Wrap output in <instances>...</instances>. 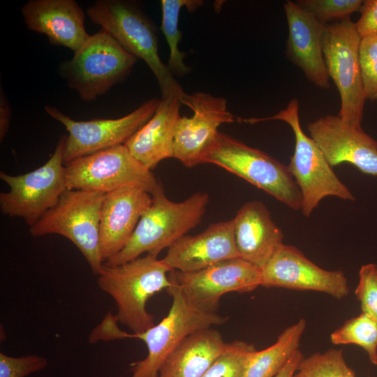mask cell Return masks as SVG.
<instances>
[{
	"mask_svg": "<svg viewBox=\"0 0 377 377\" xmlns=\"http://www.w3.org/2000/svg\"><path fill=\"white\" fill-rule=\"evenodd\" d=\"M240 257L262 269L283 244V233L258 200L244 204L233 219Z\"/></svg>",
	"mask_w": 377,
	"mask_h": 377,
	"instance_id": "obj_21",
	"label": "cell"
},
{
	"mask_svg": "<svg viewBox=\"0 0 377 377\" xmlns=\"http://www.w3.org/2000/svg\"><path fill=\"white\" fill-rule=\"evenodd\" d=\"M304 357L300 349L296 350L283 369L274 377H293L299 363Z\"/></svg>",
	"mask_w": 377,
	"mask_h": 377,
	"instance_id": "obj_36",
	"label": "cell"
},
{
	"mask_svg": "<svg viewBox=\"0 0 377 377\" xmlns=\"http://www.w3.org/2000/svg\"><path fill=\"white\" fill-rule=\"evenodd\" d=\"M105 193L66 189L57 202L29 227L35 237L57 234L77 246L92 272L99 275L104 261L101 253L100 217Z\"/></svg>",
	"mask_w": 377,
	"mask_h": 377,
	"instance_id": "obj_5",
	"label": "cell"
},
{
	"mask_svg": "<svg viewBox=\"0 0 377 377\" xmlns=\"http://www.w3.org/2000/svg\"><path fill=\"white\" fill-rule=\"evenodd\" d=\"M117 321L116 316H113L111 312L108 313L102 322L92 330L89 337V341L96 343L98 341H107L131 338L130 333L119 328L117 324Z\"/></svg>",
	"mask_w": 377,
	"mask_h": 377,
	"instance_id": "obj_33",
	"label": "cell"
},
{
	"mask_svg": "<svg viewBox=\"0 0 377 377\" xmlns=\"http://www.w3.org/2000/svg\"><path fill=\"white\" fill-rule=\"evenodd\" d=\"M269 120L286 122L295 135V150L287 165L302 196V212L309 217L320 202L327 196L354 200L355 196L339 179L323 153L303 131L299 117V102L293 98L287 107L273 116L263 118L239 119V121L256 124Z\"/></svg>",
	"mask_w": 377,
	"mask_h": 377,
	"instance_id": "obj_4",
	"label": "cell"
},
{
	"mask_svg": "<svg viewBox=\"0 0 377 377\" xmlns=\"http://www.w3.org/2000/svg\"><path fill=\"white\" fill-rule=\"evenodd\" d=\"M256 350L253 344L243 341L227 343L224 351L202 377H244L249 360Z\"/></svg>",
	"mask_w": 377,
	"mask_h": 377,
	"instance_id": "obj_28",
	"label": "cell"
},
{
	"mask_svg": "<svg viewBox=\"0 0 377 377\" xmlns=\"http://www.w3.org/2000/svg\"><path fill=\"white\" fill-rule=\"evenodd\" d=\"M21 12L28 29L45 35L52 45L75 52L90 36L84 13L74 0H29Z\"/></svg>",
	"mask_w": 377,
	"mask_h": 377,
	"instance_id": "obj_20",
	"label": "cell"
},
{
	"mask_svg": "<svg viewBox=\"0 0 377 377\" xmlns=\"http://www.w3.org/2000/svg\"><path fill=\"white\" fill-rule=\"evenodd\" d=\"M307 128L332 168L346 162L377 177V141L362 128L353 127L332 114L309 123Z\"/></svg>",
	"mask_w": 377,
	"mask_h": 377,
	"instance_id": "obj_16",
	"label": "cell"
},
{
	"mask_svg": "<svg viewBox=\"0 0 377 377\" xmlns=\"http://www.w3.org/2000/svg\"><path fill=\"white\" fill-rule=\"evenodd\" d=\"M170 271L162 259L147 254L115 266L103 265L97 284L114 300L117 320L133 334H140L155 325L154 316L147 311V302L172 286Z\"/></svg>",
	"mask_w": 377,
	"mask_h": 377,
	"instance_id": "obj_3",
	"label": "cell"
},
{
	"mask_svg": "<svg viewBox=\"0 0 377 377\" xmlns=\"http://www.w3.org/2000/svg\"><path fill=\"white\" fill-rule=\"evenodd\" d=\"M166 290L172 297L167 316L145 332L131 334V338L139 339L145 343L147 355L132 364L131 374L128 377H158L165 360L188 336L202 329L223 325L228 320V316L192 307L179 288L172 282Z\"/></svg>",
	"mask_w": 377,
	"mask_h": 377,
	"instance_id": "obj_8",
	"label": "cell"
},
{
	"mask_svg": "<svg viewBox=\"0 0 377 377\" xmlns=\"http://www.w3.org/2000/svg\"><path fill=\"white\" fill-rule=\"evenodd\" d=\"M151 201V195L136 186L105 193L100 217L101 253L104 262L126 246Z\"/></svg>",
	"mask_w": 377,
	"mask_h": 377,
	"instance_id": "obj_17",
	"label": "cell"
},
{
	"mask_svg": "<svg viewBox=\"0 0 377 377\" xmlns=\"http://www.w3.org/2000/svg\"><path fill=\"white\" fill-rule=\"evenodd\" d=\"M359 61L365 98L377 101V37L361 39Z\"/></svg>",
	"mask_w": 377,
	"mask_h": 377,
	"instance_id": "obj_30",
	"label": "cell"
},
{
	"mask_svg": "<svg viewBox=\"0 0 377 377\" xmlns=\"http://www.w3.org/2000/svg\"><path fill=\"white\" fill-rule=\"evenodd\" d=\"M358 21L355 23L361 39L377 37V0H366L360 10Z\"/></svg>",
	"mask_w": 377,
	"mask_h": 377,
	"instance_id": "obj_34",
	"label": "cell"
},
{
	"mask_svg": "<svg viewBox=\"0 0 377 377\" xmlns=\"http://www.w3.org/2000/svg\"><path fill=\"white\" fill-rule=\"evenodd\" d=\"M89 20L109 33L127 52L142 59L158 83L161 98L177 96L186 105L184 92L158 55L157 27L137 2L98 0L87 10Z\"/></svg>",
	"mask_w": 377,
	"mask_h": 377,
	"instance_id": "obj_1",
	"label": "cell"
},
{
	"mask_svg": "<svg viewBox=\"0 0 377 377\" xmlns=\"http://www.w3.org/2000/svg\"><path fill=\"white\" fill-rule=\"evenodd\" d=\"M226 346L222 334L212 327L195 332L170 354L158 377H202Z\"/></svg>",
	"mask_w": 377,
	"mask_h": 377,
	"instance_id": "obj_23",
	"label": "cell"
},
{
	"mask_svg": "<svg viewBox=\"0 0 377 377\" xmlns=\"http://www.w3.org/2000/svg\"><path fill=\"white\" fill-rule=\"evenodd\" d=\"M361 38L350 17L326 24L323 51L326 68L340 95L342 121L362 128L364 96L359 61Z\"/></svg>",
	"mask_w": 377,
	"mask_h": 377,
	"instance_id": "obj_10",
	"label": "cell"
},
{
	"mask_svg": "<svg viewBox=\"0 0 377 377\" xmlns=\"http://www.w3.org/2000/svg\"><path fill=\"white\" fill-rule=\"evenodd\" d=\"M220 166L274 197L294 210H301L302 196L287 165L269 154L219 132L202 163Z\"/></svg>",
	"mask_w": 377,
	"mask_h": 377,
	"instance_id": "obj_7",
	"label": "cell"
},
{
	"mask_svg": "<svg viewBox=\"0 0 377 377\" xmlns=\"http://www.w3.org/2000/svg\"><path fill=\"white\" fill-rule=\"evenodd\" d=\"M283 7L288 27L286 54L310 82L329 89L330 78L323 51L326 24L318 21L296 2L287 1Z\"/></svg>",
	"mask_w": 377,
	"mask_h": 377,
	"instance_id": "obj_19",
	"label": "cell"
},
{
	"mask_svg": "<svg viewBox=\"0 0 377 377\" xmlns=\"http://www.w3.org/2000/svg\"><path fill=\"white\" fill-rule=\"evenodd\" d=\"M168 277L179 288L188 304L208 313H216L225 294L251 292L262 284L261 269L242 258L221 261L195 272L172 270Z\"/></svg>",
	"mask_w": 377,
	"mask_h": 377,
	"instance_id": "obj_13",
	"label": "cell"
},
{
	"mask_svg": "<svg viewBox=\"0 0 377 377\" xmlns=\"http://www.w3.org/2000/svg\"><path fill=\"white\" fill-rule=\"evenodd\" d=\"M262 286L326 293L346 297L349 287L345 274L316 265L297 247L283 244L261 269Z\"/></svg>",
	"mask_w": 377,
	"mask_h": 377,
	"instance_id": "obj_15",
	"label": "cell"
},
{
	"mask_svg": "<svg viewBox=\"0 0 377 377\" xmlns=\"http://www.w3.org/2000/svg\"><path fill=\"white\" fill-rule=\"evenodd\" d=\"M161 99L152 98L143 103L132 112L117 119H96L77 121L58 108L46 105L45 112L60 122L68 133L64 162L89 155L125 142L154 114Z\"/></svg>",
	"mask_w": 377,
	"mask_h": 377,
	"instance_id": "obj_12",
	"label": "cell"
},
{
	"mask_svg": "<svg viewBox=\"0 0 377 377\" xmlns=\"http://www.w3.org/2000/svg\"><path fill=\"white\" fill-rule=\"evenodd\" d=\"M47 365L45 357L36 355L12 357L0 353V377H27Z\"/></svg>",
	"mask_w": 377,
	"mask_h": 377,
	"instance_id": "obj_32",
	"label": "cell"
},
{
	"mask_svg": "<svg viewBox=\"0 0 377 377\" xmlns=\"http://www.w3.org/2000/svg\"><path fill=\"white\" fill-rule=\"evenodd\" d=\"M178 97L161 98L151 118L126 142L131 154L151 170L164 159L173 158L175 128L181 117Z\"/></svg>",
	"mask_w": 377,
	"mask_h": 377,
	"instance_id": "obj_22",
	"label": "cell"
},
{
	"mask_svg": "<svg viewBox=\"0 0 377 377\" xmlns=\"http://www.w3.org/2000/svg\"><path fill=\"white\" fill-rule=\"evenodd\" d=\"M65 173L68 189L107 193L136 186L151 194L161 186L125 145L76 158L65 164Z\"/></svg>",
	"mask_w": 377,
	"mask_h": 377,
	"instance_id": "obj_11",
	"label": "cell"
},
{
	"mask_svg": "<svg viewBox=\"0 0 377 377\" xmlns=\"http://www.w3.org/2000/svg\"><path fill=\"white\" fill-rule=\"evenodd\" d=\"M362 313L377 323V265H363L359 271V282L355 290Z\"/></svg>",
	"mask_w": 377,
	"mask_h": 377,
	"instance_id": "obj_31",
	"label": "cell"
},
{
	"mask_svg": "<svg viewBox=\"0 0 377 377\" xmlns=\"http://www.w3.org/2000/svg\"><path fill=\"white\" fill-rule=\"evenodd\" d=\"M335 345L355 344L362 348L370 362L377 365V323L365 314L347 320L330 334Z\"/></svg>",
	"mask_w": 377,
	"mask_h": 377,
	"instance_id": "obj_26",
	"label": "cell"
},
{
	"mask_svg": "<svg viewBox=\"0 0 377 377\" xmlns=\"http://www.w3.org/2000/svg\"><path fill=\"white\" fill-rule=\"evenodd\" d=\"M237 258L241 257L235 243L232 219L212 223L196 235L182 237L168 249L162 260L171 271L191 272Z\"/></svg>",
	"mask_w": 377,
	"mask_h": 377,
	"instance_id": "obj_18",
	"label": "cell"
},
{
	"mask_svg": "<svg viewBox=\"0 0 377 377\" xmlns=\"http://www.w3.org/2000/svg\"><path fill=\"white\" fill-rule=\"evenodd\" d=\"M67 135H62L48 161L29 172L10 175L3 171L0 178L10 191L0 193L1 212L20 217L32 226L59 200L67 189L64 151Z\"/></svg>",
	"mask_w": 377,
	"mask_h": 377,
	"instance_id": "obj_9",
	"label": "cell"
},
{
	"mask_svg": "<svg viewBox=\"0 0 377 377\" xmlns=\"http://www.w3.org/2000/svg\"><path fill=\"white\" fill-rule=\"evenodd\" d=\"M11 109L2 87L0 92V141L5 138L10 126Z\"/></svg>",
	"mask_w": 377,
	"mask_h": 377,
	"instance_id": "obj_35",
	"label": "cell"
},
{
	"mask_svg": "<svg viewBox=\"0 0 377 377\" xmlns=\"http://www.w3.org/2000/svg\"><path fill=\"white\" fill-rule=\"evenodd\" d=\"M186 105L193 113L190 117L181 116L177 121L173 158L185 167L191 168L202 163L204 156L216 141L219 126L232 123L237 117L228 110L225 98L205 92L189 95Z\"/></svg>",
	"mask_w": 377,
	"mask_h": 377,
	"instance_id": "obj_14",
	"label": "cell"
},
{
	"mask_svg": "<svg viewBox=\"0 0 377 377\" xmlns=\"http://www.w3.org/2000/svg\"><path fill=\"white\" fill-rule=\"evenodd\" d=\"M293 377H355L343 355L342 349L331 348L303 357Z\"/></svg>",
	"mask_w": 377,
	"mask_h": 377,
	"instance_id": "obj_27",
	"label": "cell"
},
{
	"mask_svg": "<svg viewBox=\"0 0 377 377\" xmlns=\"http://www.w3.org/2000/svg\"><path fill=\"white\" fill-rule=\"evenodd\" d=\"M362 0H298L295 2L318 21L327 24L333 20H344L360 11Z\"/></svg>",
	"mask_w": 377,
	"mask_h": 377,
	"instance_id": "obj_29",
	"label": "cell"
},
{
	"mask_svg": "<svg viewBox=\"0 0 377 377\" xmlns=\"http://www.w3.org/2000/svg\"><path fill=\"white\" fill-rule=\"evenodd\" d=\"M151 195V203L141 216L129 242L120 252L105 261V266L125 263L144 253L157 257L201 222L209 201L208 193L202 191L182 202L171 201L162 185Z\"/></svg>",
	"mask_w": 377,
	"mask_h": 377,
	"instance_id": "obj_2",
	"label": "cell"
},
{
	"mask_svg": "<svg viewBox=\"0 0 377 377\" xmlns=\"http://www.w3.org/2000/svg\"><path fill=\"white\" fill-rule=\"evenodd\" d=\"M137 59L101 29L60 65L59 72L82 100L91 101L124 80Z\"/></svg>",
	"mask_w": 377,
	"mask_h": 377,
	"instance_id": "obj_6",
	"label": "cell"
},
{
	"mask_svg": "<svg viewBox=\"0 0 377 377\" xmlns=\"http://www.w3.org/2000/svg\"><path fill=\"white\" fill-rule=\"evenodd\" d=\"M306 322L304 318L286 328L270 346L256 350L251 356L244 377H274L283 369L296 350Z\"/></svg>",
	"mask_w": 377,
	"mask_h": 377,
	"instance_id": "obj_24",
	"label": "cell"
},
{
	"mask_svg": "<svg viewBox=\"0 0 377 377\" xmlns=\"http://www.w3.org/2000/svg\"><path fill=\"white\" fill-rule=\"evenodd\" d=\"M203 4L200 0H161L162 23L161 29L163 33L170 49L168 68L177 76H184L191 71L184 60L186 53L179 50L178 44L182 38L178 27L181 9L185 6L189 12H193Z\"/></svg>",
	"mask_w": 377,
	"mask_h": 377,
	"instance_id": "obj_25",
	"label": "cell"
}]
</instances>
